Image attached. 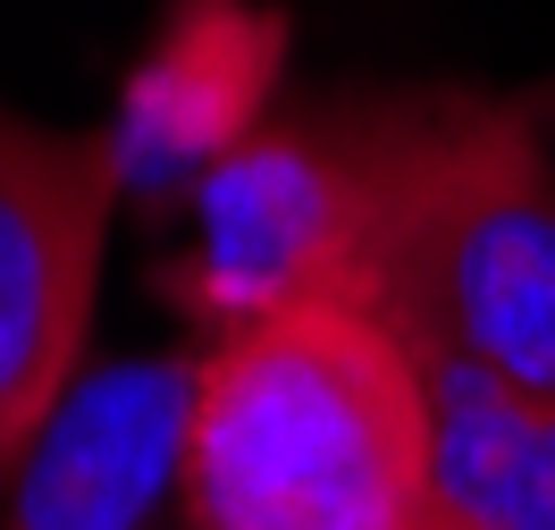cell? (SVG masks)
Listing matches in <instances>:
<instances>
[{"instance_id":"52a82bcc","label":"cell","mask_w":555,"mask_h":530,"mask_svg":"<svg viewBox=\"0 0 555 530\" xmlns=\"http://www.w3.org/2000/svg\"><path fill=\"white\" fill-rule=\"evenodd\" d=\"M429 514L421 530H555V396L429 362Z\"/></svg>"},{"instance_id":"5b68a950","label":"cell","mask_w":555,"mask_h":530,"mask_svg":"<svg viewBox=\"0 0 555 530\" xmlns=\"http://www.w3.org/2000/svg\"><path fill=\"white\" fill-rule=\"evenodd\" d=\"M203 353L93 362L0 489V530H160Z\"/></svg>"},{"instance_id":"277c9868","label":"cell","mask_w":555,"mask_h":530,"mask_svg":"<svg viewBox=\"0 0 555 530\" xmlns=\"http://www.w3.org/2000/svg\"><path fill=\"white\" fill-rule=\"evenodd\" d=\"M127 194L109 127H42L0 102V489L85 379L109 219Z\"/></svg>"},{"instance_id":"8992f818","label":"cell","mask_w":555,"mask_h":530,"mask_svg":"<svg viewBox=\"0 0 555 530\" xmlns=\"http://www.w3.org/2000/svg\"><path fill=\"white\" fill-rule=\"evenodd\" d=\"M286 26L253 0H177L160 42L143 51L127 102L109 118V135L127 152V185H194V177L236 152L261 109H270Z\"/></svg>"},{"instance_id":"6da1fadb","label":"cell","mask_w":555,"mask_h":530,"mask_svg":"<svg viewBox=\"0 0 555 530\" xmlns=\"http://www.w3.org/2000/svg\"><path fill=\"white\" fill-rule=\"evenodd\" d=\"M194 353L185 530H421L429 371L371 303H286Z\"/></svg>"},{"instance_id":"7a4b0ae2","label":"cell","mask_w":555,"mask_h":530,"mask_svg":"<svg viewBox=\"0 0 555 530\" xmlns=\"http://www.w3.org/2000/svg\"><path fill=\"white\" fill-rule=\"evenodd\" d=\"M438 109L447 93H371L261 118L194 177V236L160 270L169 303H185L203 337L286 303H362Z\"/></svg>"},{"instance_id":"3957f363","label":"cell","mask_w":555,"mask_h":530,"mask_svg":"<svg viewBox=\"0 0 555 530\" xmlns=\"http://www.w3.org/2000/svg\"><path fill=\"white\" fill-rule=\"evenodd\" d=\"M362 303L429 362L555 396V160L514 109L447 93Z\"/></svg>"}]
</instances>
